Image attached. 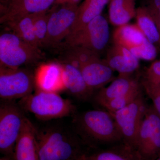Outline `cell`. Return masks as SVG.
I'll use <instances>...</instances> for the list:
<instances>
[{
  "label": "cell",
  "mask_w": 160,
  "mask_h": 160,
  "mask_svg": "<svg viewBox=\"0 0 160 160\" xmlns=\"http://www.w3.org/2000/svg\"><path fill=\"white\" fill-rule=\"evenodd\" d=\"M136 24L150 42L160 50V32L146 6L137 9Z\"/></svg>",
  "instance_id": "cell-22"
},
{
  "label": "cell",
  "mask_w": 160,
  "mask_h": 160,
  "mask_svg": "<svg viewBox=\"0 0 160 160\" xmlns=\"http://www.w3.org/2000/svg\"><path fill=\"white\" fill-rule=\"evenodd\" d=\"M135 152L140 160H156L160 157V117L152 105L146 110Z\"/></svg>",
  "instance_id": "cell-7"
},
{
  "label": "cell",
  "mask_w": 160,
  "mask_h": 160,
  "mask_svg": "<svg viewBox=\"0 0 160 160\" xmlns=\"http://www.w3.org/2000/svg\"><path fill=\"white\" fill-rule=\"evenodd\" d=\"M159 85V86H160V83H159V84H158V85Z\"/></svg>",
  "instance_id": "cell-35"
},
{
  "label": "cell",
  "mask_w": 160,
  "mask_h": 160,
  "mask_svg": "<svg viewBox=\"0 0 160 160\" xmlns=\"http://www.w3.org/2000/svg\"><path fill=\"white\" fill-rule=\"evenodd\" d=\"M139 60L128 49L113 44L108 49L105 61L119 75H130L139 68Z\"/></svg>",
  "instance_id": "cell-15"
},
{
  "label": "cell",
  "mask_w": 160,
  "mask_h": 160,
  "mask_svg": "<svg viewBox=\"0 0 160 160\" xmlns=\"http://www.w3.org/2000/svg\"><path fill=\"white\" fill-rule=\"evenodd\" d=\"M144 79L155 85H158L160 83V60L154 61L147 68Z\"/></svg>",
  "instance_id": "cell-28"
},
{
  "label": "cell",
  "mask_w": 160,
  "mask_h": 160,
  "mask_svg": "<svg viewBox=\"0 0 160 160\" xmlns=\"http://www.w3.org/2000/svg\"><path fill=\"white\" fill-rule=\"evenodd\" d=\"M35 87V74L22 68H0V97L14 101L32 93Z\"/></svg>",
  "instance_id": "cell-8"
},
{
  "label": "cell",
  "mask_w": 160,
  "mask_h": 160,
  "mask_svg": "<svg viewBox=\"0 0 160 160\" xmlns=\"http://www.w3.org/2000/svg\"><path fill=\"white\" fill-rule=\"evenodd\" d=\"M78 7V6L69 4L54 5L49 10L45 46L55 47L62 44L70 32Z\"/></svg>",
  "instance_id": "cell-10"
},
{
  "label": "cell",
  "mask_w": 160,
  "mask_h": 160,
  "mask_svg": "<svg viewBox=\"0 0 160 160\" xmlns=\"http://www.w3.org/2000/svg\"><path fill=\"white\" fill-rule=\"evenodd\" d=\"M13 160H40L36 139V128L26 118L15 145Z\"/></svg>",
  "instance_id": "cell-13"
},
{
  "label": "cell",
  "mask_w": 160,
  "mask_h": 160,
  "mask_svg": "<svg viewBox=\"0 0 160 160\" xmlns=\"http://www.w3.org/2000/svg\"><path fill=\"white\" fill-rule=\"evenodd\" d=\"M83 160H140L135 152L125 145L121 149L103 150L84 155Z\"/></svg>",
  "instance_id": "cell-24"
},
{
  "label": "cell",
  "mask_w": 160,
  "mask_h": 160,
  "mask_svg": "<svg viewBox=\"0 0 160 160\" xmlns=\"http://www.w3.org/2000/svg\"><path fill=\"white\" fill-rule=\"evenodd\" d=\"M24 110L13 101L2 100L0 106V151L12 156L15 145L26 118Z\"/></svg>",
  "instance_id": "cell-4"
},
{
  "label": "cell",
  "mask_w": 160,
  "mask_h": 160,
  "mask_svg": "<svg viewBox=\"0 0 160 160\" xmlns=\"http://www.w3.org/2000/svg\"><path fill=\"white\" fill-rule=\"evenodd\" d=\"M136 0H110L109 17L113 26H119L129 23L135 18Z\"/></svg>",
  "instance_id": "cell-20"
},
{
  "label": "cell",
  "mask_w": 160,
  "mask_h": 160,
  "mask_svg": "<svg viewBox=\"0 0 160 160\" xmlns=\"http://www.w3.org/2000/svg\"><path fill=\"white\" fill-rule=\"evenodd\" d=\"M80 70L88 87L94 92L101 89L114 79V71L105 60H97L82 66Z\"/></svg>",
  "instance_id": "cell-14"
},
{
  "label": "cell",
  "mask_w": 160,
  "mask_h": 160,
  "mask_svg": "<svg viewBox=\"0 0 160 160\" xmlns=\"http://www.w3.org/2000/svg\"><path fill=\"white\" fill-rule=\"evenodd\" d=\"M65 90L78 99L83 101L89 99L93 92L89 89L80 69L72 64H62Z\"/></svg>",
  "instance_id": "cell-16"
},
{
  "label": "cell",
  "mask_w": 160,
  "mask_h": 160,
  "mask_svg": "<svg viewBox=\"0 0 160 160\" xmlns=\"http://www.w3.org/2000/svg\"><path fill=\"white\" fill-rule=\"evenodd\" d=\"M18 104L24 111L44 121L70 116L76 111L71 101L62 98L58 93L50 92L37 90L20 99Z\"/></svg>",
  "instance_id": "cell-3"
},
{
  "label": "cell",
  "mask_w": 160,
  "mask_h": 160,
  "mask_svg": "<svg viewBox=\"0 0 160 160\" xmlns=\"http://www.w3.org/2000/svg\"><path fill=\"white\" fill-rule=\"evenodd\" d=\"M0 160H13V159L11 160V159L9 158L5 157L2 158Z\"/></svg>",
  "instance_id": "cell-31"
},
{
  "label": "cell",
  "mask_w": 160,
  "mask_h": 160,
  "mask_svg": "<svg viewBox=\"0 0 160 160\" xmlns=\"http://www.w3.org/2000/svg\"><path fill=\"white\" fill-rule=\"evenodd\" d=\"M81 0H55L54 5H61L63 4H69L78 6Z\"/></svg>",
  "instance_id": "cell-30"
},
{
  "label": "cell",
  "mask_w": 160,
  "mask_h": 160,
  "mask_svg": "<svg viewBox=\"0 0 160 160\" xmlns=\"http://www.w3.org/2000/svg\"><path fill=\"white\" fill-rule=\"evenodd\" d=\"M37 90L58 93L65 90L62 64L56 63L43 64L35 74Z\"/></svg>",
  "instance_id": "cell-12"
},
{
  "label": "cell",
  "mask_w": 160,
  "mask_h": 160,
  "mask_svg": "<svg viewBox=\"0 0 160 160\" xmlns=\"http://www.w3.org/2000/svg\"><path fill=\"white\" fill-rule=\"evenodd\" d=\"M156 160H160V157H159Z\"/></svg>",
  "instance_id": "cell-34"
},
{
  "label": "cell",
  "mask_w": 160,
  "mask_h": 160,
  "mask_svg": "<svg viewBox=\"0 0 160 160\" xmlns=\"http://www.w3.org/2000/svg\"><path fill=\"white\" fill-rule=\"evenodd\" d=\"M83 157L82 158H81L78 159V160H83Z\"/></svg>",
  "instance_id": "cell-33"
},
{
  "label": "cell",
  "mask_w": 160,
  "mask_h": 160,
  "mask_svg": "<svg viewBox=\"0 0 160 160\" xmlns=\"http://www.w3.org/2000/svg\"><path fill=\"white\" fill-rule=\"evenodd\" d=\"M140 86L137 81L130 75H118L109 86L100 89L94 96V100L101 106L104 103L123 95Z\"/></svg>",
  "instance_id": "cell-17"
},
{
  "label": "cell",
  "mask_w": 160,
  "mask_h": 160,
  "mask_svg": "<svg viewBox=\"0 0 160 160\" xmlns=\"http://www.w3.org/2000/svg\"><path fill=\"white\" fill-rule=\"evenodd\" d=\"M42 13L28 15L5 24L12 32L26 42L39 49V46L34 34V23L37 18Z\"/></svg>",
  "instance_id": "cell-21"
},
{
  "label": "cell",
  "mask_w": 160,
  "mask_h": 160,
  "mask_svg": "<svg viewBox=\"0 0 160 160\" xmlns=\"http://www.w3.org/2000/svg\"><path fill=\"white\" fill-rule=\"evenodd\" d=\"M109 40V23L106 18L101 14L82 29L67 37L64 45L81 46L100 54L107 47Z\"/></svg>",
  "instance_id": "cell-9"
},
{
  "label": "cell",
  "mask_w": 160,
  "mask_h": 160,
  "mask_svg": "<svg viewBox=\"0 0 160 160\" xmlns=\"http://www.w3.org/2000/svg\"><path fill=\"white\" fill-rule=\"evenodd\" d=\"M145 6L150 13L160 16V0H148Z\"/></svg>",
  "instance_id": "cell-29"
},
{
  "label": "cell",
  "mask_w": 160,
  "mask_h": 160,
  "mask_svg": "<svg viewBox=\"0 0 160 160\" xmlns=\"http://www.w3.org/2000/svg\"><path fill=\"white\" fill-rule=\"evenodd\" d=\"M141 92L140 86H138L126 94L106 102L101 106L112 115L132 102Z\"/></svg>",
  "instance_id": "cell-25"
},
{
  "label": "cell",
  "mask_w": 160,
  "mask_h": 160,
  "mask_svg": "<svg viewBox=\"0 0 160 160\" xmlns=\"http://www.w3.org/2000/svg\"><path fill=\"white\" fill-rule=\"evenodd\" d=\"M36 139L40 160H76L86 154L79 139L62 126L36 128Z\"/></svg>",
  "instance_id": "cell-1"
},
{
  "label": "cell",
  "mask_w": 160,
  "mask_h": 160,
  "mask_svg": "<svg viewBox=\"0 0 160 160\" xmlns=\"http://www.w3.org/2000/svg\"><path fill=\"white\" fill-rule=\"evenodd\" d=\"M141 83L146 94L152 101V106L160 117V86L149 82L144 79Z\"/></svg>",
  "instance_id": "cell-27"
},
{
  "label": "cell",
  "mask_w": 160,
  "mask_h": 160,
  "mask_svg": "<svg viewBox=\"0 0 160 160\" xmlns=\"http://www.w3.org/2000/svg\"><path fill=\"white\" fill-rule=\"evenodd\" d=\"M8 0H1V3L5 2H7Z\"/></svg>",
  "instance_id": "cell-32"
},
{
  "label": "cell",
  "mask_w": 160,
  "mask_h": 160,
  "mask_svg": "<svg viewBox=\"0 0 160 160\" xmlns=\"http://www.w3.org/2000/svg\"><path fill=\"white\" fill-rule=\"evenodd\" d=\"M110 1L85 0L78 7L75 20L67 37L76 33L92 20L102 14L105 6Z\"/></svg>",
  "instance_id": "cell-19"
},
{
  "label": "cell",
  "mask_w": 160,
  "mask_h": 160,
  "mask_svg": "<svg viewBox=\"0 0 160 160\" xmlns=\"http://www.w3.org/2000/svg\"><path fill=\"white\" fill-rule=\"evenodd\" d=\"M75 124L80 136L86 141L101 143L122 141L114 118L106 110L83 112L76 117Z\"/></svg>",
  "instance_id": "cell-2"
},
{
  "label": "cell",
  "mask_w": 160,
  "mask_h": 160,
  "mask_svg": "<svg viewBox=\"0 0 160 160\" xmlns=\"http://www.w3.org/2000/svg\"><path fill=\"white\" fill-rule=\"evenodd\" d=\"M49 10L39 16L34 23V32L39 48L45 46L47 32Z\"/></svg>",
  "instance_id": "cell-26"
},
{
  "label": "cell",
  "mask_w": 160,
  "mask_h": 160,
  "mask_svg": "<svg viewBox=\"0 0 160 160\" xmlns=\"http://www.w3.org/2000/svg\"><path fill=\"white\" fill-rule=\"evenodd\" d=\"M40 50L26 42L13 32L0 36L1 66L10 68L36 62L41 58Z\"/></svg>",
  "instance_id": "cell-5"
},
{
  "label": "cell",
  "mask_w": 160,
  "mask_h": 160,
  "mask_svg": "<svg viewBox=\"0 0 160 160\" xmlns=\"http://www.w3.org/2000/svg\"><path fill=\"white\" fill-rule=\"evenodd\" d=\"M147 108L141 93L129 105L112 115L122 134L124 145L135 152L139 132Z\"/></svg>",
  "instance_id": "cell-6"
},
{
  "label": "cell",
  "mask_w": 160,
  "mask_h": 160,
  "mask_svg": "<svg viewBox=\"0 0 160 160\" xmlns=\"http://www.w3.org/2000/svg\"><path fill=\"white\" fill-rule=\"evenodd\" d=\"M64 63L72 64L80 68L91 62L99 60L100 54L95 52L78 46H70L64 45Z\"/></svg>",
  "instance_id": "cell-23"
},
{
  "label": "cell",
  "mask_w": 160,
  "mask_h": 160,
  "mask_svg": "<svg viewBox=\"0 0 160 160\" xmlns=\"http://www.w3.org/2000/svg\"><path fill=\"white\" fill-rule=\"evenodd\" d=\"M112 40L113 44L125 47L133 54L143 46L147 39L137 24L128 23L115 29Z\"/></svg>",
  "instance_id": "cell-18"
},
{
  "label": "cell",
  "mask_w": 160,
  "mask_h": 160,
  "mask_svg": "<svg viewBox=\"0 0 160 160\" xmlns=\"http://www.w3.org/2000/svg\"><path fill=\"white\" fill-rule=\"evenodd\" d=\"M55 0H8L1 3V24H6L29 14L49 10Z\"/></svg>",
  "instance_id": "cell-11"
}]
</instances>
